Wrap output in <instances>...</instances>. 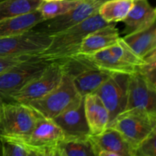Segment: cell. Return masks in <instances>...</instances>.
<instances>
[{"label": "cell", "mask_w": 156, "mask_h": 156, "mask_svg": "<svg viewBox=\"0 0 156 156\" xmlns=\"http://www.w3.org/2000/svg\"><path fill=\"white\" fill-rule=\"evenodd\" d=\"M108 126L118 131L135 151L143 140L156 130V114L138 108L125 110Z\"/></svg>", "instance_id": "cell-4"}, {"label": "cell", "mask_w": 156, "mask_h": 156, "mask_svg": "<svg viewBox=\"0 0 156 156\" xmlns=\"http://www.w3.org/2000/svg\"><path fill=\"white\" fill-rule=\"evenodd\" d=\"M1 1H3V0H0V2H1Z\"/></svg>", "instance_id": "cell-31"}, {"label": "cell", "mask_w": 156, "mask_h": 156, "mask_svg": "<svg viewBox=\"0 0 156 156\" xmlns=\"http://www.w3.org/2000/svg\"><path fill=\"white\" fill-rule=\"evenodd\" d=\"M0 155H2V148H1V142H0Z\"/></svg>", "instance_id": "cell-30"}, {"label": "cell", "mask_w": 156, "mask_h": 156, "mask_svg": "<svg viewBox=\"0 0 156 156\" xmlns=\"http://www.w3.org/2000/svg\"><path fill=\"white\" fill-rule=\"evenodd\" d=\"M55 156H94L88 136H66L57 145Z\"/></svg>", "instance_id": "cell-20"}, {"label": "cell", "mask_w": 156, "mask_h": 156, "mask_svg": "<svg viewBox=\"0 0 156 156\" xmlns=\"http://www.w3.org/2000/svg\"><path fill=\"white\" fill-rule=\"evenodd\" d=\"M1 99H2V98H1V97H0V100H1Z\"/></svg>", "instance_id": "cell-32"}, {"label": "cell", "mask_w": 156, "mask_h": 156, "mask_svg": "<svg viewBox=\"0 0 156 156\" xmlns=\"http://www.w3.org/2000/svg\"><path fill=\"white\" fill-rule=\"evenodd\" d=\"M135 156H156V130L137 146Z\"/></svg>", "instance_id": "cell-26"}, {"label": "cell", "mask_w": 156, "mask_h": 156, "mask_svg": "<svg viewBox=\"0 0 156 156\" xmlns=\"http://www.w3.org/2000/svg\"><path fill=\"white\" fill-rule=\"evenodd\" d=\"M44 18L39 10L0 21V37L18 34L30 30Z\"/></svg>", "instance_id": "cell-18"}, {"label": "cell", "mask_w": 156, "mask_h": 156, "mask_svg": "<svg viewBox=\"0 0 156 156\" xmlns=\"http://www.w3.org/2000/svg\"><path fill=\"white\" fill-rule=\"evenodd\" d=\"M116 23L93 30L85 37L79 46L77 54H91L115 44L120 40Z\"/></svg>", "instance_id": "cell-15"}, {"label": "cell", "mask_w": 156, "mask_h": 156, "mask_svg": "<svg viewBox=\"0 0 156 156\" xmlns=\"http://www.w3.org/2000/svg\"><path fill=\"white\" fill-rule=\"evenodd\" d=\"M42 116L26 103L0 100V137L28 135Z\"/></svg>", "instance_id": "cell-3"}, {"label": "cell", "mask_w": 156, "mask_h": 156, "mask_svg": "<svg viewBox=\"0 0 156 156\" xmlns=\"http://www.w3.org/2000/svg\"><path fill=\"white\" fill-rule=\"evenodd\" d=\"M88 139L94 156H135L133 148L114 128L108 126L101 133L89 134Z\"/></svg>", "instance_id": "cell-12"}, {"label": "cell", "mask_w": 156, "mask_h": 156, "mask_svg": "<svg viewBox=\"0 0 156 156\" xmlns=\"http://www.w3.org/2000/svg\"><path fill=\"white\" fill-rule=\"evenodd\" d=\"M82 0H61L55 2H42L37 10L40 11L44 20L62 15L76 8Z\"/></svg>", "instance_id": "cell-23"}, {"label": "cell", "mask_w": 156, "mask_h": 156, "mask_svg": "<svg viewBox=\"0 0 156 156\" xmlns=\"http://www.w3.org/2000/svg\"><path fill=\"white\" fill-rule=\"evenodd\" d=\"M94 1H96L98 3H99L100 5H101L102 3L105 2H107V1H110V0H94Z\"/></svg>", "instance_id": "cell-28"}, {"label": "cell", "mask_w": 156, "mask_h": 156, "mask_svg": "<svg viewBox=\"0 0 156 156\" xmlns=\"http://www.w3.org/2000/svg\"><path fill=\"white\" fill-rule=\"evenodd\" d=\"M52 37L33 28L18 34L0 37V56L33 55L48 47Z\"/></svg>", "instance_id": "cell-9"}, {"label": "cell", "mask_w": 156, "mask_h": 156, "mask_svg": "<svg viewBox=\"0 0 156 156\" xmlns=\"http://www.w3.org/2000/svg\"><path fill=\"white\" fill-rule=\"evenodd\" d=\"M66 136H88L90 134L84 110V98L77 105L52 119Z\"/></svg>", "instance_id": "cell-16"}, {"label": "cell", "mask_w": 156, "mask_h": 156, "mask_svg": "<svg viewBox=\"0 0 156 156\" xmlns=\"http://www.w3.org/2000/svg\"><path fill=\"white\" fill-rule=\"evenodd\" d=\"M91 66L109 73L135 74L137 69L146 62L135 53L123 38L114 45L91 54H77Z\"/></svg>", "instance_id": "cell-2"}, {"label": "cell", "mask_w": 156, "mask_h": 156, "mask_svg": "<svg viewBox=\"0 0 156 156\" xmlns=\"http://www.w3.org/2000/svg\"><path fill=\"white\" fill-rule=\"evenodd\" d=\"M84 110L90 134H99L108 127L109 113L98 94L91 93L84 97Z\"/></svg>", "instance_id": "cell-17"}, {"label": "cell", "mask_w": 156, "mask_h": 156, "mask_svg": "<svg viewBox=\"0 0 156 156\" xmlns=\"http://www.w3.org/2000/svg\"><path fill=\"white\" fill-rule=\"evenodd\" d=\"M63 76V72L58 62H51L47 68L18 91L9 94L3 100H12L28 103L44 97L54 89Z\"/></svg>", "instance_id": "cell-8"}, {"label": "cell", "mask_w": 156, "mask_h": 156, "mask_svg": "<svg viewBox=\"0 0 156 156\" xmlns=\"http://www.w3.org/2000/svg\"><path fill=\"white\" fill-rule=\"evenodd\" d=\"M31 55H22L16 56H0V74L16 64L30 58Z\"/></svg>", "instance_id": "cell-27"}, {"label": "cell", "mask_w": 156, "mask_h": 156, "mask_svg": "<svg viewBox=\"0 0 156 156\" xmlns=\"http://www.w3.org/2000/svg\"><path fill=\"white\" fill-rule=\"evenodd\" d=\"M112 24V23H111ZM109 24L96 13L76 25L52 36L47 48L36 55L49 62H56L77 54L85 37L93 30Z\"/></svg>", "instance_id": "cell-1"}, {"label": "cell", "mask_w": 156, "mask_h": 156, "mask_svg": "<svg viewBox=\"0 0 156 156\" xmlns=\"http://www.w3.org/2000/svg\"><path fill=\"white\" fill-rule=\"evenodd\" d=\"M84 97L76 90L73 79L63 74L60 83L44 97L26 103L42 117L53 119L61 113L77 105Z\"/></svg>", "instance_id": "cell-5"}, {"label": "cell", "mask_w": 156, "mask_h": 156, "mask_svg": "<svg viewBox=\"0 0 156 156\" xmlns=\"http://www.w3.org/2000/svg\"><path fill=\"white\" fill-rule=\"evenodd\" d=\"M156 10L147 0H134L133 5L124 19L123 34L135 33L148 28L155 23Z\"/></svg>", "instance_id": "cell-14"}, {"label": "cell", "mask_w": 156, "mask_h": 156, "mask_svg": "<svg viewBox=\"0 0 156 156\" xmlns=\"http://www.w3.org/2000/svg\"><path fill=\"white\" fill-rule=\"evenodd\" d=\"M43 2H55V1H61V0H42Z\"/></svg>", "instance_id": "cell-29"}, {"label": "cell", "mask_w": 156, "mask_h": 156, "mask_svg": "<svg viewBox=\"0 0 156 156\" xmlns=\"http://www.w3.org/2000/svg\"><path fill=\"white\" fill-rule=\"evenodd\" d=\"M65 133L51 119L43 117L31 132L20 139L33 152L34 156H55L57 145Z\"/></svg>", "instance_id": "cell-7"}, {"label": "cell", "mask_w": 156, "mask_h": 156, "mask_svg": "<svg viewBox=\"0 0 156 156\" xmlns=\"http://www.w3.org/2000/svg\"><path fill=\"white\" fill-rule=\"evenodd\" d=\"M100 5L94 0H82L72 10L54 18L44 20L34 26L33 29L52 37L98 13Z\"/></svg>", "instance_id": "cell-10"}, {"label": "cell", "mask_w": 156, "mask_h": 156, "mask_svg": "<svg viewBox=\"0 0 156 156\" xmlns=\"http://www.w3.org/2000/svg\"><path fill=\"white\" fill-rule=\"evenodd\" d=\"M146 62L137 69V74L146 81L152 88L156 89V50L144 58Z\"/></svg>", "instance_id": "cell-25"}, {"label": "cell", "mask_w": 156, "mask_h": 156, "mask_svg": "<svg viewBox=\"0 0 156 156\" xmlns=\"http://www.w3.org/2000/svg\"><path fill=\"white\" fill-rule=\"evenodd\" d=\"M2 156H34L32 151L16 137H0Z\"/></svg>", "instance_id": "cell-24"}, {"label": "cell", "mask_w": 156, "mask_h": 156, "mask_svg": "<svg viewBox=\"0 0 156 156\" xmlns=\"http://www.w3.org/2000/svg\"><path fill=\"white\" fill-rule=\"evenodd\" d=\"M51 62L31 55L26 60L16 64L0 74V97L5 99L24 85L41 75Z\"/></svg>", "instance_id": "cell-6"}, {"label": "cell", "mask_w": 156, "mask_h": 156, "mask_svg": "<svg viewBox=\"0 0 156 156\" xmlns=\"http://www.w3.org/2000/svg\"><path fill=\"white\" fill-rule=\"evenodd\" d=\"M42 0H3L0 2V21L37 10Z\"/></svg>", "instance_id": "cell-22"}, {"label": "cell", "mask_w": 156, "mask_h": 156, "mask_svg": "<svg viewBox=\"0 0 156 156\" xmlns=\"http://www.w3.org/2000/svg\"><path fill=\"white\" fill-rule=\"evenodd\" d=\"M129 75L111 73L108 79L96 90L110 115V123L126 110Z\"/></svg>", "instance_id": "cell-11"}, {"label": "cell", "mask_w": 156, "mask_h": 156, "mask_svg": "<svg viewBox=\"0 0 156 156\" xmlns=\"http://www.w3.org/2000/svg\"><path fill=\"white\" fill-rule=\"evenodd\" d=\"M134 108L156 114V89L137 73L129 75L126 110Z\"/></svg>", "instance_id": "cell-13"}, {"label": "cell", "mask_w": 156, "mask_h": 156, "mask_svg": "<svg viewBox=\"0 0 156 156\" xmlns=\"http://www.w3.org/2000/svg\"><path fill=\"white\" fill-rule=\"evenodd\" d=\"M133 2L134 0H110L99 6L98 13L109 24L120 22L129 13Z\"/></svg>", "instance_id": "cell-21"}, {"label": "cell", "mask_w": 156, "mask_h": 156, "mask_svg": "<svg viewBox=\"0 0 156 156\" xmlns=\"http://www.w3.org/2000/svg\"><path fill=\"white\" fill-rule=\"evenodd\" d=\"M122 38L136 54L144 59L156 50L155 23L145 30L124 35Z\"/></svg>", "instance_id": "cell-19"}]
</instances>
